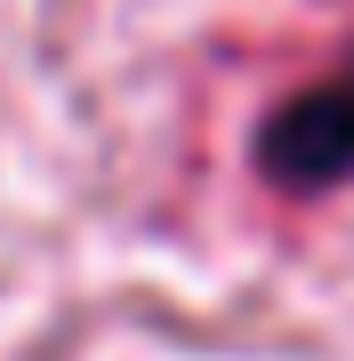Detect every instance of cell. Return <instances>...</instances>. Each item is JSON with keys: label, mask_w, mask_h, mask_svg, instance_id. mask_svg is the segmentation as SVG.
I'll return each instance as SVG.
<instances>
[{"label": "cell", "mask_w": 354, "mask_h": 361, "mask_svg": "<svg viewBox=\"0 0 354 361\" xmlns=\"http://www.w3.org/2000/svg\"><path fill=\"white\" fill-rule=\"evenodd\" d=\"M258 177L290 201H314L354 185V56L330 65L322 80L290 89L274 113L258 121V145H249Z\"/></svg>", "instance_id": "1"}]
</instances>
